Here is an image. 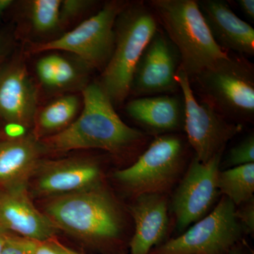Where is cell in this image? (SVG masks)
I'll list each match as a JSON object with an SVG mask.
<instances>
[{
  "label": "cell",
  "instance_id": "30",
  "mask_svg": "<svg viewBox=\"0 0 254 254\" xmlns=\"http://www.w3.org/2000/svg\"><path fill=\"white\" fill-rule=\"evenodd\" d=\"M239 6L244 14L252 21L254 20V0H238Z\"/></svg>",
  "mask_w": 254,
  "mask_h": 254
},
{
  "label": "cell",
  "instance_id": "25",
  "mask_svg": "<svg viewBox=\"0 0 254 254\" xmlns=\"http://www.w3.org/2000/svg\"><path fill=\"white\" fill-rule=\"evenodd\" d=\"M37 242L10 233L1 254H33Z\"/></svg>",
  "mask_w": 254,
  "mask_h": 254
},
{
  "label": "cell",
  "instance_id": "9",
  "mask_svg": "<svg viewBox=\"0 0 254 254\" xmlns=\"http://www.w3.org/2000/svg\"><path fill=\"white\" fill-rule=\"evenodd\" d=\"M183 150L178 136L171 134L159 136L136 163L115 172V179L136 195L161 193L177 178Z\"/></svg>",
  "mask_w": 254,
  "mask_h": 254
},
{
  "label": "cell",
  "instance_id": "12",
  "mask_svg": "<svg viewBox=\"0 0 254 254\" xmlns=\"http://www.w3.org/2000/svg\"><path fill=\"white\" fill-rule=\"evenodd\" d=\"M180 55L165 33L158 30L138 60L130 93L138 97L171 93L180 89L177 73Z\"/></svg>",
  "mask_w": 254,
  "mask_h": 254
},
{
  "label": "cell",
  "instance_id": "11",
  "mask_svg": "<svg viewBox=\"0 0 254 254\" xmlns=\"http://www.w3.org/2000/svg\"><path fill=\"white\" fill-rule=\"evenodd\" d=\"M100 179L99 165L91 159L42 160L28 182V190L33 196L48 199L97 186Z\"/></svg>",
  "mask_w": 254,
  "mask_h": 254
},
{
  "label": "cell",
  "instance_id": "31",
  "mask_svg": "<svg viewBox=\"0 0 254 254\" xmlns=\"http://www.w3.org/2000/svg\"><path fill=\"white\" fill-rule=\"evenodd\" d=\"M10 43L7 37L3 34H0V65L3 63L9 53Z\"/></svg>",
  "mask_w": 254,
  "mask_h": 254
},
{
  "label": "cell",
  "instance_id": "19",
  "mask_svg": "<svg viewBox=\"0 0 254 254\" xmlns=\"http://www.w3.org/2000/svg\"><path fill=\"white\" fill-rule=\"evenodd\" d=\"M79 109L80 100L76 95L58 98L37 113L33 134L41 140L63 131L76 120Z\"/></svg>",
  "mask_w": 254,
  "mask_h": 254
},
{
  "label": "cell",
  "instance_id": "16",
  "mask_svg": "<svg viewBox=\"0 0 254 254\" xmlns=\"http://www.w3.org/2000/svg\"><path fill=\"white\" fill-rule=\"evenodd\" d=\"M135 232L130 241L131 254H148L161 245L168 228L166 199L161 193L138 195L131 206Z\"/></svg>",
  "mask_w": 254,
  "mask_h": 254
},
{
  "label": "cell",
  "instance_id": "10",
  "mask_svg": "<svg viewBox=\"0 0 254 254\" xmlns=\"http://www.w3.org/2000/svg\"><path fill=\"white\" fill-rule=\"evenodd\" d=\"M222 155L219 153L207 163L195 156L192 160L172 202L179 231H185L193 222L204 218L215 203Z\"/></svg>",
  "mask_w": 254,
  "mask_h": 254
},
{
  "label": "cell",
  "instance_id": "26",
  "mask_svg": "<svg viewBox=\"0 0 254 254\" xmlns=\"http://www.w3.org/2000/svg\"><path fill=\"white\" fill-rule=\"evenodd\" d=\"M36 71L42 84L48 88H53L56 72L55 54L46 55L38 60L36 64Z\"/></svg>",
  "mask_w": 254,
  "mask_h": 254
},
{
  "label": "cell",
  "instance_id": "20",
  "mask_svg": "<svg viewBox=\"0 0 254 254\" xmlns=\"http://www.w3.org/2000/svg\"><path fill=\"white\" fill-rule=\"evenodd\" d=\"M218 189L235 206L254 198V163L220 171Z\"/></svg>",
  "mask_w": 254,
  "mask_h": 254
},
{
  "label": "cell",
  "instance_id": "2",
  "mask_svg": "<svg viewBox=\"0 0 254 254\" xmlns=\"http://www.w3.org/2000/svg\"><path fill=\"white\" fill-rule=\"evenodd\" d=\"M175 46L189 78L228 57L215 40L195 0H150L147 3Z\"/></svg>",
  "mask_w": 254,
  "mask_h": 254
},
{
  "label": "cell",
  "instance_id": "29",
  "mask_svg": "<svg viewBox=\"0 0 254 254\" xmlns=\"http://www.w3.org/2000/svg\"><path fill=\"white\" fill-rule=\"evenodd\" d=\"M27 128L23 125L16 123H6L4 127V133L10 139H16L27 135Z\"/></svg>",
  "mask_w": 254,
  "mask_h": 254
},
{
  "label": "cell",
  "instance_id": "1",
  "mask_svg": "<svg viewBox=\"0 0 254 254\" xmlns=\"http://www.w3.org/2000/svg\"><path fill=\"white\" fill-rule=\"evenodd\" d=\"M81 115L63 131L40 140L45 153L102 149L118 153L141 141L143 133L126 125L99 83L82 89Z\"/></svg>",
  "mask_w": 254,
  "mask_h": 254
},
{
  "label": "cell",
  "instance_id": "15",
  "mask_svg": "<svg viewBox=\"0 0 254 254\" xmlns=\"http://www.w3.org/2000/svg\"><path fill=\"white\" fill-rule=\"evenodd\" d=\"M198 6L214 39L225 51L254 55V29L239 18L225 1L202 0Z\"/></svg>",
  "mask_w": 254,
  "mask_h": 254
},
{
  "label": "cell",
  "instance_id": "14",
  "mask_svg": "<svg viewBox=\"0 0 254 254\" xmlns=\"http://www.w3.org/2000/svg\"><path fill=\"white\" fill-rule=\"evenodd\" d=\"M0 224L36 242L52 240L57 233L49 219L33 205L27 187L0 190Z\"/></svg>",
  "mask_w": 254,
  "mask_h": 254
},
{
  "label": "cell",
  "instance_id": "35",
  "mask_svg": "<svg viewBox=\"0 0 254 254\" xmlns=\"http://www.w3.org/2000/svg\"><path fill=\"white\" fill-rule=\"evenodd\" d=\"M64 250L66 253L67 254H83L79 253V252H76V251L71 250V249L68 248V247H66V246L63 245Z\"/></svg>",
  "mask_w": 254,
  "mask_h": 254
},
{
  "label": "cell",
  "instance_id": "13",
  "mask_svg": "<svg viewBox=\"0 0 254 254\" xmlns=\"http://www.w3.org/2000/svg\"><path fill=\"white\" fill-rule=\"evenodd\" d=\"M38 88L19 59L0 65V118L29 128L38 113Z\"/></svg>",
  "mask_w": 254,
  "mask_h": 254
},
{
  "label": "cell",
  "instance_id": "18",
  "mask_svg": "<svg viewBox=\"0 0 254 254\" xmlns=\"http://www.w3.org/2000/svg\"><path fill=\"white\" fill-rule=\"evenodd\" d=\"M130 118L142 126L156 132H170L184 125L183 98L171 95L138 97L125 108Z\"/></svg>",
  "mask_w": 254,
  "mask_h": 254
},
{
  "label": "cell",
  "instance_id": "6",
  "mask_svg": "<svg viewBox=\"0 0 254 254\" xmlns=\"http://www.w3.org/2000/svg\"><path fill=\"white\" fill-rule=\"evenodd\" d=\"M128 3L118 0L108 1L96 14L63 36L32 45L30 53L67 52L76 55L89 69L103 71L113 53L117 18Z\"/></svg>",
  "mask_w": 254,
  "mask_h": 254
},
{
  "label": "cell",
  "instance_id": "21",
  "mask_svg": "<svg viewBox=\"0 0 254 254\" xmlns=\"http://www.w3.org/2000/svg\"><path fill=\"white\" fill-rule=\"evenodd\" d=\"M25 4L28 21L35 33L47 35L59 29L61 0H31Z\"/></svg>",
  "mask_w": 254,
  "mask_h": 254
},
{
  "label": "cell",
  "instance_id": "28",
  "mask_svg": "<svg viewBox=\"0 0 254 254\" xmlns=\"http://www.w3.org/2000/svg\"><path fill=\"white\" fill-rule=\"evenodd\" d=\"M33 254H67L63 246L55 238L44 242H37Z\"/></svg>",
  "mask_w": 254,
  "mask_h": 254
},
{
  "label": "cell",
  "instance_id": "34",
  "mask_svg": "<svg viewBox=\"0 0 254 254\" xmlns=\"http://www.w3.org/2000/svg\"><path fill=\"white\" fill-rule=\"evenodd\" d=\"M11 233L9 230H6L3 225L0 224V254L2 251L3 247L5 243L7 237L9 236V234Z\"/></svg>",
  "mask_w": 254,
  "mask_h": 254
},
{
  "label": "cell",
  "instance_id": "24",
  "mask_svg": "<svg viewBox=\"0 0 254 254\" xmlns=\"http://www.w3.org/2000/svg\"><path fill=\"white\" fill-rule=\"evenodd\" d=\"M95 1L91 0H63L60 10V28L67 26L70 23L84 14L93 7Z\"/></svg>",
  "mask_w": 254,
  "mask_h": 254
},
{
  "label": "cell",
  "instance_id": "5",
  "mask_svg": "<svg viewBox=\"0 0 254 254\" xmlns=\"http://www.w3.org/2000/svg\"><path fill=\"white\" fill-rule=\"evenodd\" d=\"M192 79L198 83L205 101L223 116L240 120L254 118V65L245 57L229 55Z\"/></svg>",
  "mask_w": 254,
  "mask_h": 254
},
{
  "label": "cell",
  "instance_id": "8",
  "mask_svg": "<svg viewBox=\"0 0 254 254\" xmlns=\"http://www.w3.org/2000/svg\"><path fill=\"white\" fill-rule=\"evenodd\" d=\"M177 81L183 95L185 106L184 127L189 142L197 159L207 163L243 129L240 123H230L208 102H199L195 97L190 81L181 66L177 73Z\"/></svg>",
  "mask_w": 254,
  "mask_h": 254
},
{
  "label": "cell",
  "instance_id": "17",
  "mask_svg": "<svg viewBox=\"0 0 254 254\" xmlns=\"http://www.w3.org/2000/svg\"><path fill=\"white\" fill-rule=\"evenodd\" d=\"M43 153L33 134L0 141V190L28 187Z\"/></svg>",
  "mask_w": 254,
  "mask_h": 254
},
{
  "label": "cell",
  "instance_id": "33",
  "mask_svg": "<svg viewBox=\"0 0 254 254\" xmlns=\"http://www.w3.org/2000/svg\"><path fill=\"white\" fill-rule=\"evenodd\" d=\"M13 0H0V19L2 18L5 13L14 4Z\"/></svg>",
  "mask_w": 254,
  "mask_h": 254
},
{
  "label": "cell",
  "instance_id": "7",
  "mask_svg": "<svg viewBox=\"0 0 254 254\" xmlns=\"http://www.w3.org/2000/svg\"><path fill=\"white\" fill-rule=\"evenodd\" d=\"M236 206L222 196L213 211L185 233L151 250L148 254H227L242 241Z\"/></svg>",
  "mask_w": 254,
  "mask_h": 254
},
{
  "label": "cell",
  "instance_id": "4",
  "mask_svg": "<svg viewBox=\"0 0 254 254\" xmlns=\"http://www.w3.org/2000/svg\"><path fill=\"white\" fill-rule=\"evenodd\" d=\"M46 200L43 213L57 230L91 242L113 240L120 236L119 209L101 184Z\"/></svg>",
  "mask_w": 254,
  "mask_h": 254
},
{
  "label": "cell",
  "instance_id": "27",
  "mask_svg": "<svg viewBox=\"0 0 254 254\" xmlns=\"http://www.w3.org/2000/svg\"><path fill=\"white\" fill-rule=\"evenodd\" d=\"M236 209L235 216L242 227L244 233L254 235V198L242 204Z\"/></svg>",
  "mask_w": 254,
  "mask_h": 254
},
{
  "label": "cell",
  "instance_id": "23",
  "mask_svg": "<svg viewBox=\"0 0 254 254\" xmlns=\"http://www.w3.org/2000/svg\"><path fill=\"white\" fill-rule=\"evenodd\" d=\"M254 163V135L246 137L236 146L230 150L227 155L225 165L229 168Z\"/></svg>",
  "mask_w": 254,
  "mask_h": 254
},
{
  "label": "cell",
  "instance_id": "3",
  "mask_svg": "<svg viewBox=\"0 0 254 254\" xmlns=\"http://www.w3.org/2000/svg\"><path fill=\"white\" fill-rule=\"evenodd\" d=\"M158 26L154 13L143 1L128 2L118 15L113 53L99 83L114 106L121 105L130 94L137 64Z\"/></svg>",
  "mask_w": 254,
  "mask_h": 254
},
{
  "label": "cell",
  "instance_id": "22",
  "mask_svg": "<svg viewBox=\"0 0 254 254\" xmlns=\"http://www.w3.org/2000/svg\"><path fill=\"white\" fill-rule=\"evenodd\" d=\"M55 65L56 72L53 88L55 89H66L75 86L79 83L81 76H84L78 65L63 55L55 54Z\"/></svg>",
  "mask_w": 254,
  "mask_h": 254
},
{
  "label": "cell",
  "instance_id": "32",
  "mask_svg": "<svg viewBox=\"0 0 254 254\" xmlns=\"http://www.w3.org/2000/svg\"><path fill=\"white\" fill-rule=\"evenodd\" d=\"M227 254H254V252L242 240L240 243L235 245Z\"/></svg>",
  "mask_w": 254,
  "mask_h": 254
}]
</instances>
